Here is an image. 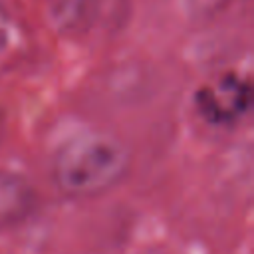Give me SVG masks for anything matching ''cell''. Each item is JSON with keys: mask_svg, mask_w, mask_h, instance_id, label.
Returning a JSON list of instances; mask_svg holds the SVG:
<instances>
[{"mask_svg": "<svg viewBox=\"0 0 254 254\" xmlns=\"http://www.w3.org/2000/svg\"><path fill=\"white\" fill-rule=\"evenodd\" d=\"M129 169L127 149L103 133H81L67 139L56 153L52 173L58 189L85 198L113 189Z\"/></svg>", "mask_w": 254, "mask_h": 254, "instance_id": "cell-1", "label": "cell"}, {"mask_svg": "<svg viewBox=\"0 0 254 254\" xmlns=\"http://www.w3.org/2000/svg\"><path fill=\"white\" fill-rule=\"evenodd\" d=\"M10 22H8V18L4 16V12L0 10V52L8 46V42H10Z\"/></svg>", "mask_w": 254, "mask_h": 254, "instance_id": "cell-6", "label": "cell"}, {"mask_svg": "<svg viewBox=\"0 0 254 254\" xmlns=\"http://www.w3.org/2000/svg\"><path fill=\"white\" fill-rule=\"evenodd\" d=\"M97 0H50V16L58 30L77 34L91 26Z\"/></svg>", "mask_w": 254, "mask_h": 254, "instance_id": "cell-4", "label": "cell"}, {"mask_svg": "<svg viewBox=\"0 0 254 254\" xmlns=\"http://www.w3.org/2000/svg\"><path fill=\"white\" fill-rule=\"evenodd\" d=\"M250 83L238 73H224L212 83L200 87L194 95L198 115L216 127L236 123L250 109Z\"/></svg>", "mask_w": 254, "mask_h": 254, "instance_id": "cell-2", "label": "cell"}, {"mask_svg": "<svg viewBox=\"0 0 254 254\" xmlns=\"http://www.w3.org/2000/svg\"><path fill=\"white\" fill-rule=\"evenodd\" d=\"M36 204L34 187L18 173L0 171V228L14 226L30 216Z\"/></svg>", "mask_w": 254, "mask_h": 254, "instance_id": "cell-3", "label": "cell"}, {"mask_svg": "<svg viewBox=\"0 0 254 254\" xmlns=\"http://www.w3.org/2000/svg\"><path fill=\"white\" fill-rule=\"evenodd\" d=\"M183 4L189 14L200 16V14H208L214 8H218L222 4V0H183Z\"/></svg>", "mask_w": 254, "mask_h": 254, "instance_id": "cell-5", "label": "cell"}]
</instances>
